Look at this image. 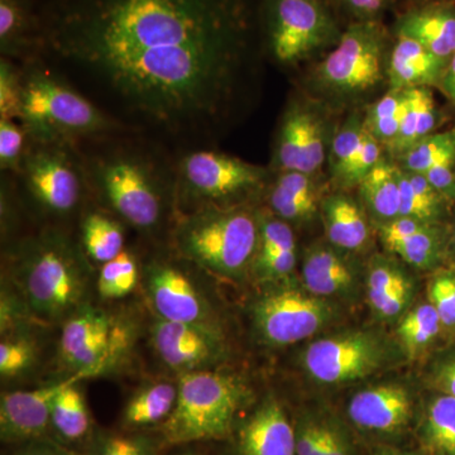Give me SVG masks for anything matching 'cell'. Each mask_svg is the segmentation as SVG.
<instances>
[{
    "label": "cell",
    "instance_id": "1",
    "mask_svg": "<svg viewBox=\"0 0 455 455\" xmlns=\"http://www.w3.org/2000/svg\"><path fill=\"white\" fill-rule=\"evenodd\" d=\"M256 0H44L42 59L132 131L214 147L245 100Z\"/></svg>",
    "mask_w": 455,
    "mask_h": 455
},
{
    "label": "cell",
    "instance_id": "2",
    "mask_svg": "<svg viewBox=\"0 0 455 455\" xmlns=\"http://www.w3.org/2000/svg\"><path fill=\"white\" fill-rule=\"evenodd\" d=\"M92 202L148 239L170 236L178 218L176 152L122 131L77 145Z\"/></svg>",
    "mask_w": 455,
    "mask_h": 455
},
{
    "label": "cell",
    "instance_id": "3",
    "mask_svg": "<svg viewBox=\"0 0 455 455\" xmlns=\"http://www.w3.org/2000/svg\"><path fill=\"white\" fill-rule=\"evenodd\" d=\"M8 262L29 309L49 322L80 309L89 283L88 257L65 228L41 227L7 245Z\"/></svg>",
    "mask_w": 455,
    "mask_h": 455
},
{
    "label": "cell",
    "instance_id": "4",
    "mask_svg": "<svg viewBox=\"0 0 455 455\" xmlns=\"http://www.w3.org/2000/svg\"><path fill=\"white\" fill-rule=\"evenodd\" d=\"M22 68L25 92L20 122L33 142L77 146L130 130L42 57L23 62Z\"/></svg>",
    "mask_w": 455,
    "mask_h": 455
},
{
    "label": "cell",
    "instance_id": "5",
    "mask_svg": "<svg viewBox=\"0 0 455 455\" xmlns=\"http://www.w3.org/2000/svg\"><path fill=\"white\" fill-rule=\"evenodd\" d=\"M259 211L250 205L181 212L170 236L171 250L217 276L238 278L259 251Z\"/></svg>",
    "mask_w": 455,
    "mask_h": 455
},
{
    "label": "cell",
    "instance_id": "6",
    "mask_svg": "<svg viewBox=\"0 0 455 455\" xmlns=\"http://www.w3.org/2000/svg\"><path fill=\"white\" fill-rule=\"evenodd\" d=\"M14 179L23 205L44 220L42 227L65 228L92 200L79 148L68 143L31 140Z\"/></svg>",
    "mask_w": 455,
    "mask_h": 455
},
{
    "label": "cell",
    "instance_id": "7",
    "mask_svg": "<svg viewBox=\"0 0 455 455\" xmlns=\"http://www.w3.org/2000/svg\"><path fill=\"white\" fill-rule=\"evenodd\" d=\"M275 172L226 154L215 147H196L176 152L178 211L250 205L265 196Z\"/></svg>",
    "mask_w": 455,
    "mask_h": 455
},
{
    "label": "cell",
    "instance_id": "8",
    "mask_svg": "<svg viewBox=\"0 0 455 455\" xmlns=\"http://www.w3.org/2000/svg\"><path fill=\"white\" fill-rule=\"evenodd\" d=\"M331 0H259L260 46L277 65L295 66L339 42L341 25Z\"/></svg>",
    "mask_w": 455,
    "mask_h": 455
},
{
    "label": "cell",
    "instance_id": "9",
    "mask_svg": "<svg viewBox=\"0 0 455 455\" xmlns=\"http://www.w3.org/2000/svg\"><path fill=\"white\" fill-rule=\"evenodd\" d=\"M175 409L164 421L169 444L224 438L248 396L238 377L205 370L182 373Z\"/></svg>",
    "mask_w": 455,
    "mask_h": 455
},
{
    "label": "cell",
    "instance_id": "10",
    "mask_svg": "<svg viewBox=\"0 0 455 455\" xmlns=\"http://www.w3.org/2000/svg\"><path fill=\"white\" fill-rule=\"evenodd\" d=\"M391 44V29L382 20L347 23L339 42L316 65V88L340 103L366 97L387 80Z\"/></svg>",
    "mask_w": 455,
    "mask_h": 455
},
{
    "label": "cell",
    "instance_id": "11",
    "mask_svg": "<svg viewBox=\"0 0 455 455\" xmlns=\"http://www.w3.org/2000/svg\"><path fill=\"white\" fill-rule=\"evenodd\" d=\"M134 328L127 320L106 310L82 307L68 317L60 357L74 374L88 379L110 372L130 355Z\"/></svg>",
    "mask_w": 455,
    "mask_h": 455
},
{
    "label": "cell",
    "instance_id": "12",
    "mask_svg": "<svg viewBox=\"0 0 455 455\" xmlns=\"http://www.w3.org/2000/svg\"><path fill=\"white\" fill-rule=\"evenodd\" d=\"M328 152L325 116L304 99H291L284 108L275 137L269 169L299 171L315 176Z\"/></svg>",
    "mask_w": 455,
    "mask_h": 455
},
{
    "label": "cell",
    "instance_id": "13",
    "mask_svg": "<svg viewBox=\"0 0 455 455\" xmlns=\"http://www.w3.org/2000/svg\"><path fill=\"white\" fill-rule=\"evenodd\" d=\"M178 259L156 257L143 267L147 293L156 314L166 322L220 331L208 301L193 278L180 267Z\"/></svg>",
    "mask_w": 455,
    "mask_h": 455
},
{
    "label": "cell",
    "instance_id": "14",
    "mask_svg": "<svg viewBox=\"0 0 455 455\" xmlns=\"http://www.w3.org/2000/svg\"><path fill=\"white\" fill-rule=\"evenodd\" d=\"M254 323L262 339L289 346L315 334L328 322L325 302L296 290L269 292L254 305Z\"/></svg>",
    "mask_w": 455,
    "mask_h": 455
},
{
    "label": "cell",
    "instance_id": "15",
    "mask_svg": "<svg viewBox=\"0 0 455 455\" xmlns=\"http://www.w3.org/2000/svg\"><path fill=\"white\" fill-rule=\"evenodd\" d=\"M383 350L368 333H349L320 339L307 347L304 364L323 383H344L370 376L379 366Z\"/></svg>",
    "mask_w": 455,
    "mask_h": 455
},
{
    "label": "cell",
    "instance_id": "16",
    "mask_svg": "<svg viewBox=\"0 0 455 455\" xmlns=\"http://www.w3.org/2000/svg\"><path fill=\"white\" fill-rule=\"evenodd\" d=\"M151 338L158 357L181 374L211 370L223 357V341L218 329L180 324L157 317Z\"/></svg>",
    "mask_w": 455,
    "mask_h": 455
},
{
    "label": "cell",
    "instance_id": "17",
    "mask_svg": "<svg viewBox=\"0 0 455 455\" xmlns=\"http://www.w3.org/2000/svg\"><path fill=\"white\" fill-rule=\"evenodd\" d=\"M83 379L74 374L66 381L36 390L3 394L0 401V435L7 443L33 442L46 433L51 424L53 401L68 383Z\"/></svg>",
    "mask_w": 455,
    "mask_h": 455
},
{
    "label": "cell",
    "instance_id": "18",
    "mask_svg": "<svg viewBox=\"0 0 455 455\" xmlns=\"http://www.w3.org/2000/svg\"><path fill=\"white\" fill-rule=\"evenodd\" d=\"M392 35L411 38L443 60L455 55V4H433L407 7L398 14L391 27Z\"/></svg>",
    "mask_w": 455,
    "mask_h": 455
},
{
    "label": "cell",
    "instance_id": "19",
    "mask_svg": "<svg viewBox=\"0 0 455 455\" xmlns=\"http://www.w3.org/2000/svg\"><path fill=\"white\" fill-rule=\"evenodd\" d=\"M41 50V2L0 0V57L23 64Z\"/></svg>",
    "mask_w": 455,
    "mask_h": 455
},
{
    "label": "cell",
    "instance_id": "20",
    "mask_svg": "<svg viewBox=\"0 0 455 455\" xmlns=\"http://www.w3.org/2000/svg\"><path fill=\"white\" fill-rule=\"evenodd\" d=\"M409 392L401 386L386 385L358 392L350 401L349 418L362 429L396 433L411 418Z\"/></svg>",
    "mask_w": 455,
    "mask_h": 455
},
{
    "label": "cell",
    "instance_id": "21",
    "mask_svg": "<svg viewBox=\"0 0 455 455\" xmlns=\"http://www.w3.org/2000/svg\"><path fill=\"white\" fill-rule=\"evenodd\" d=\"M448 62L411 38L392 35L387 64L388 90L438 88Z\"/></svg>",
    "mask_w": 455,
    "mask_h": 455
},
{
    "label": "cell",
    "instance_id": "22",
    "mask_svg": "<svg viewBox=\"0 0 455 455\" xmlns=\"http://www.w3.org/2000/svg\"><path fill=\"white\" fill-rule=\"evenodd\" d=\"M239 455H296V431L283 406L267 400L239 431Z\"/></svg>",
    "mask_w": 455,
    "mask_h": 455
},
{
    "label": "cell",
    "instance_id": "23",
    "mask_svg": "<svg viewBox=\"0 0 455 455\" xmlns=\"http://www.w3.org/2000/svg\"><path fill=\"white\" fill-rule=\"evenodd\" d=\"M259 251L253 267L263 280L289 277L296 266V239L290 223L268 211L260 212Z\"/></svg>",
    "mask_w": 455,
    "mask_h": 455
},
{
    "label": "cell",
    "instance_id": "24",
    "mask_svg": "<svg viewBox=\"0 0 455 455\" xmlns=\"http://www.w3.org/2000/svg\"><path fill=\"white\" fill-rule=\"evenodd\" d=\"M77 221V242L92 263L104 265L127 248L124 224L92 200L84 209Z\"/></svg>",
    "mask_w": 455,
    "mask_h": 455
},
{
    "label": "cell",
    "instance_id": "25",
    "mask_svg": "<svg viewBox=\"0 0 455 455\" xmlns=\"http://www.w3.org/2000/svg\"><path fill=\"white\" fill-rule=\"evenodd\" d=\"M326 236L341 250H361L370 236L367 218L355 200L343 194L328 196L323 203Z\"/></svg>",
    "mask_w": 455,
    "mask_h": 455
},
{
    "label": "cell",
    "instance_id": "26",
    "mask_svg": "<svg viewBox=\"0 0 455 455\" xmlns=\"http://www.w3.org/2000/svg\"><path fill=\"white\" fill-rule=\"evenodd\" d=\"M406 98L403 124L396 140L387 148L396 160L419 140L435 133L442 122L439 108L430 88L406 90Z\"/></svg>",
    "mask_w": 455,
    "mask_h": 455
},
{
    "label": "cell",
    "instance_id": "27",
    "mask_svg": "<svg viewBox=\"0 0 455 455\" xmlns=\"http://www.w3.org/2000/svg\"><path fill=\"white\" fill-rule=\"evenodd\" d=\"M359 194L367 208L385 223L400 217V185L398 166L386 157L359 182Z\"/></svg>",
    "mask_w": 455,
    "mask_h": 455
},
{
    "label": "cell",
    "instance_id": "28",
    "mask_svg": "<svg viewBox=\"0 0 455 455\" xmlns=\"http://www.w3.org/2000/svg\"><path fill=\"white\" fill-rule=\"evenodd\" d=\"M302 276L307 291L317 296L344 291L352 286L355 278L339 254L326 247H316L307 253Z\"/></svg>",
    "mask_w": 455,
    "mask_h": 455
},
{
    "label": "cell",
    "instance_id": "29",
    "mask_svg": "<svg viewBox=\"0 0 455 455\" xmlns=\"http://www.w3.org/2000/svg\"><path fill=\"white\" fill-rule=\"evenodd\" d=\"M179 387L157 382L137 392L125 406L123 420L128 427H146L166 420L175 409Z\"/></svg>",
    "mask_w": 455,
    "mask_h": 455
},
{
    "label": "cell",
    "instance_id": "30",
    "mask_svg": "<svg viewBox=\"0 0 455 455\" xmlns=\"http://www.w3.org/2000/svg\"><path fill=\"white\" fill-rule=\"evenodd\" d=\"M406 90H388L368 108L364 116L366 130L387 149L394 143L406 110Z\"/></svg>",
    "mask_w": 455,
    "mask_h": 455
},
{
    "label": "cell",
    "instance_id": "31",
    "mask_svg": "<svg viewBox=\"0 0 455 455\" xmlns=\"http://www.w3.org/2000/svg\"><path fill=\"white\" fill-rule=\"evenodd\" d=\"M388 251L418 268H431L442 257V232L436 224L429 223L418 232L401 238L383 242Z\"/></svg>",
    "mask_w": 455,
    "mask_h": 455
},
{
    "label": "cell",
    "instance_id": "32",
    "mask_svg": "<svg viewBox=\"0 0 455 455\" xmlns=\"http://www.w3.org/2000/svg\"><path fill=\"white\" fill-rule=\"evenodd\" d=\"M80 379L68 383L53 401L51 425L62 438L77 440L88 433L90 414L82 392L76 387Z\"/></svg>",
    "mask_w": 455,
    "mask_h": 455
},
{
    "label": "cell",
    "instance_id": "33",
    "mask_svg": "<svg viewBox=\"0 0 455 455\" xmlns=\"http://www.w3.org/2000/svg\"><path fill=\"white\" fill-rule=\"evenodd\" d=\"M364 136H366L364 116L352 114L331 139L329 163H331V175L338 184L340 185L350 166L355 163L363 145Z\"/></svg>",
    "mask_w": 455,
    "mask_h": 455
},
{
    "label": "cell",
    "instance_id": "34",
    "mask_svg": "<svg viewBox=\"0 0 455 455\" xmlns=\"http://www.w3.org/2000/svg\"><path fill=\"white\" fill-rule=\"evenodd\" d=\"M140 280L139 259L130 248L100 266L98 291L101 298L122 299L130 295Z\"/></svg>",
    "mask_w": 455,
    "mask_h": 455
},
{
    "label": "cell",
    "instance_id": "35",
    "mask_svg": "<svg viewBox=\"0 0 455 455\" xmlns=\"http://www.w3.org/2000/svg\"><path fill=\"white\" fill-rule=\"evenodd\" d=\"M424 434L431 451L439 455H455V397L448 395L430 403Z\"/></svg>",
    "mask_w": 455,
    "mask_h": 455
},
{
    "label": "cell",
    "instance_id": "36",
    "mask_svg": "<svg viewBox=\"0 0 455 455\" xmlns=\"http://www.w3.org/2000/svg\"><path fill=\"white\" fill-rule=\"evenodd\" d=\"M454 154L455 127L449 131L435 132L419 140L397 158V164L400 169L423 175L434 164Z\"/></svg>",
    "mask_w": 455,
    "mask_h": 455
},
{
    "label": "cell",
    "instance_id": "37",
    "mask_svg": "<svg viewBox=\"0 0 455 455\" xmlns=\"http://www.w3.org/2000/svg\"><path fill=\"white\" fill-rule=\"evenodd\" d=\"M440 324L438 313L431 304L421 305L411 311L398 328L407 355L414 357L425 348L438 335Z\"/></svg>",
    "mask_w": 455,
    "mask_h": 455
},
{
    "label": "cell",
    "instance_id": "38",
    "mask_svg": "<svg viewBox=\"0 0 455 455\" xmlns=\"http://www.w3.org/2000/svg\"><path fill=\"white\" fill-rule=\"evenodd\" d=\"M23 92L25 80L22 64L0 57V119L20 121Z\"/></svg>",
    "mask_w": 455,
    "mask_h": 455
},
{
    "label": "cell",
    "instance_id": "39",
    "mask_svg": "<svg viewBox=\"0 0 455 455\" xmlns=\"http://www.w3.org/2000/svg\"><path fill=\"white\" fill-rule=\"evenodd\" d=\"M263 199L269 206V212L287 221L305 220L315 214L319 199L304 197L290 193L286 188L277 185L272 178Z\"/></svg>",
    "mask_w": 455,
    "mask_h": 455
},
{
    "label": "cell",
    "instance_id": "40",
    "mask_svg": "<svg viewBox=\"0 0 455 455\" xmlns=\"http://www.w3.org/2000/svg\"><path fill=\"white\" fill-rule=\"evenodd\" d=\"M31 140L20 121L0 119V172L16 175Z\"/></svg>",
    "mask_w": 455,
    "mask_h": 455
},
{
    "label": "cell",
    "instance_id": "41",
    "mask_svg": "<svg viewBox=\"0 0 455 455\" xmlns=\"http://www.w3.org/2000/svg\"><path fill=\"white\" fill-rule=\"evenodd\" d=\"M37 357L35 343L27 338H8L0 344V373L3 377H16L35 364Z\"/></svg>",
    "mask_w": 455,
    "mask_h": 455
},
{
    "label": "cell",
    "instance_id": "42",
    "mask_svg": "<svg viewBox=\"0 0 455 455\" xmlns=\"http://www.w3.org/2000/svg\"><path fill=\"white\" fill-rule=\"evenodd\" d=\"M405 287H410L409 281L398 269L391 267L387 263H377L368 276V300L374 307L386 296Z\"/></svg>",
    "mask_w": 455,
    "mask_h": 455
},
{
    "label": "cell",
    "instance_id": "43",
    "mask_svg": "<svg viewBox=\"0 0 455 455\" xmlns=\"http://www.w3.org/2000/svg\"><path fill=\"white\" fill-rule=\"evenodd\" d=\"M338 13L350 22L382 20L400 0H331Z\"/></svg>",
    "mask_w": 455,
    "mask_h": 455
},
{
    "label": "cell",
    "instance_id": "44",
    "mask_svg": "<svg viewBox=\"0 0 455 455\" xmlns=\"http://www.w3.org/2000/svg\"><path fill=\"white\" fill-rule=\"evenodd\" d=\"M382 157L383 146L366 130V136H364L361 151H359L347 175L344 176L340 187H358L359 182L366 178L368 173L373 170V167L381 161Z\"/></svg>",
    "mask_w": 455,
    "mask_h": 455
},
{
    "label": "cell",
    "instance_id": "45",
    "mask_svg": "<svg viewBox=\"0 0 455 455\" xmlns=\"http://www.w3.org/2000/svg\"><path fill=\"white\" fill-rule=\"evenodd\" d=\"M429 298L442 324L455 325V276L442 275L434 278L430 283Z\"/></svg>",
    "mask_w": 455,
    "mask_h": 455
},
{
    "label": "cell",
    "instance_id": "46",
    "mask_svg": "<svg viewBox=\"0 0 455 455\" xmlns=\"http://www.w3.org/2000/svg\"><path fill=\"white\" fill-rule=\"evenodd\" d=\"M398 166V164H397ZM398 185H400V217L414 218V220L427 221V223H438L440 218L435 212L431 211L415 193L411 187L406 171L398 167Z\"/></svg>",
    "mask_w": 455,
    "mask_h": 455
},
{
    "label": "cell",
    "instance_id": "47",
    "mask_svg": "<svg viewBox=\"0 0 455 455\" xmlns=\"http://www.w3.org/2000/svg\"><path fill=\"white\" fill-rule=\"evenodd\" d=\"M423 175L447 202H455V154L434 164Z\"/></svg>",
    "mask_w": 455,
    "mask_h": 455
},
{
    "label": "cell",
    "instance_id": "48",
    "mask_svg": "<svg viewBox=\"0 0 455 455\" xmlns=\"http://www.w3.org/2000/svg\"><path fill=\"white\" fill-rule=\"evenodd\" d=\"M98 455H156L155 447L148 439L113 436L101 445Z\"/></svg>",
    "mask_w": 455,
    "mask_h": 455
},
{
    "label": "cell",
    "instance_id": "49",
    "mask_svg": "<svg viewBox=\"0 0 455 455\" xmlns=\"http://www.w3.org/2000/svg\"><path fill=\"white\" fill-rule=\"evenodd\" d=\"M324 455H350L346 436L331 425H324Z\"/></svg>",
    "mask_w": 455,
    "mask_h": 455
},
{
    "label": "cell",
    "instance_id": "50",
    "mask_svg": "<svg viewBox=\"0 0 455 455\" xmlns=\"http://www.w3.org/2000/svg\"><path fill=\"white\" fill-rule=\"evenodd\" d=\"M14 455H76L71 451L57 447V445L50 444V443L37 442L33 440L29 442L26 447L20 448Z\"/></svg>",
    "mask_w": 455,
    "mask_h": 455
},
{
    "label": "cell",
    "instance_id": "51",
    "mask_svg": "<svg viewBox=\"0 0 455 455\" xmlns=\"http://www.w3.org/2000/svg\"><path fill=\"white\" fill-rule=\"evenodd\" d=\"M438 89L455 107V55L449 60L447 68L443 74Z\"/></svg>",
    "mask_w": 455,
    "mask_h": 455
},
{
    "label": "cell",
    "instance_id": "52",
    "mask_svg": "<svg viewBox=\"0 0 455 455\" xmlns=\"http://www.w3.org/2000/svg\"><path fill=\"white\" fill-rule=\"evenodd\" d=\"M438 383L449 396L455 397V361L445 364L438 374Z\"/></svg>",
    "mask_w": 455,
    "mask_h": 455
},
{
    "label": "cell",
    "instance_id": "53",
    "mask_svg": "<svg viewBox=\"0 0 455 455\" xmlns=\"http://www.w3.org/2000/svg\"><path fill=\"white\" fill-rule=\"evenodd\" d=\"M405 2L406 8L414 7V5L433 4V3H453L455 4V0H405Z\"/></svg>",
    "mask_w": 455,
    "mask_h": 455
},
{
    "label": "cell",
    "instance_id": "54",
    "mask_svg": "<svg viewBox=\"0 0 455 455\" xmlns=\"http://www.w3.org/2000/svg\"><path fill=\"white\" fill-rule=\"evenodd\" d=\"M449 243H451V251H453V253L455 254V227L453 233H451V241H449Z\"/></svg>",
    "mask_w": 455,
    "mask_h": 455
},
{
    "label": "cell",
    "instance_id": "55",
    "mask_svg": "<svg viewBox=\"0 0 455 455\" xmlns=\"http://www.w3.org/2000/svg\"><path fill=\"white\" fill-rule=\"evenodd\" d=\"M185 455H191V454H185Z\"/></svg>",
    "mask_w": 455,
    "mask_h": 455
}]
</instances>
